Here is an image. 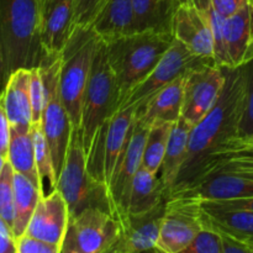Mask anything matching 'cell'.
Returning a JSON list of instances; mask_svg holds the SVG:
<instances>
[{
	"mask_svg": "<svg viewBox=\"0 0 253 253\" xmlns=\"http://www.w3.org/2000/svg\"><path fill=\"white\" fill-rule=\"evenodd\" d=\"M225 71L226 82L221 96L212 110L192 128L187 160L168 197L188 187L214 151L239 137L246 100V74L244 67L225 68Z\"/></svg>",
	"mask_w": 253,
	"mask_h": 253,
	"instance_id": "1",
	"label": "cell"
},
{
	"mask_svg": "<svg viewBox=\"0 0 253 253\" xmlns=\"http://www.w3.org/2000/svg\"><path fill=\"white\" fill-rule=\"evenodd\" d=\"M173 40V35L168 32L145 31L105 42L106 56L118 86V111L131 91L155 69Z\"/></svg>",
	"mask_w": 253,
	"mask_h": 253,
	"instance_id": "2",
	"label": "cell"
},
{
	"mask_svg": "<svg viewBox=\"0 0 253 253\" xmlns=\"http://www.w3.org/2000/svg\"><path fill=\"white\" fill-rule=\"evenodd\" d=\"M41 0H0V48L7 77L20 68L39 67Z\"/></svg>",
	"mask_w": 253,
	"mask_h": 253,
	"instance_id": "3",
	"label": "cell"
},
{
	"mask_svg": "<svg viewBox=\"0 0 253 253\" xmlns=\"http://www.w3.org/2000/svg\"><path fill=\"white\" fill-rule=\"evenodd\" d=\"M101 40L91 27L77 26L61 53L59 93L73 128L79 130L84 95Z\"/></svg>",
	"mask_w": 253,
	"mask_h": 253,
	"instance_id": "4",
	"label": "cell"
},
{
	"mask_svg": "<svg viewBox=\"0 0 253 253\" xmlns=\"http://www.w3.org/2000/svg\"><path fill=\"white\" fill-rule=\"evenodd\" d=\"M118 86L106 56L105 42L101 41L91 67L79 125L86 156L93 148L101 128L109 123L114 114L118 113Z\"/></svg>",
	"mask_w": 253,
	"mask_h": 253,
	"instance_id": "5",
	"label": "cell"
},
{
	"mask_svg": "<svg viewBox=\"0 0 253 253\" xmlns=\"http://www.w3.org/2000/svg\"><path fill=\"white\" fill-rule=\"evenodd\" d=\"M57 189L62 193L69 212L76 215L89 208H98L113 214L108 187L91 175L81 132L74 128L71 143L58 177ZM114 215V214H113Z\"/></svg>",
	"mask_w": 253,
	"mask_h": 253,
	"instance_id": "6",
	"label": "cell"
},
{
	"mask_svg": "<svg viewBox=\"0 0 253 253\" xmlns=\"http://www.w3.org/2000/svg\"><path fill=\"white\" fill-rule=\"evenodd\" d=\"M39 67L42 74L44 89L41 127L44 138L48 143L54 170L58 178L68 152L72 132L74 130L59 93L61 54L52 57L43 56Z\"/></svg>",
	"mask_w": 253,
	"mask_h": 253,
	"instance_id": "7",
	"label": "cell"
},
{
	"mask_svg": "<svg viewBox=\"0 0 253 253\" xmlns=\"http://www.w3.org/2000/svg\"><path fill=\"white\" fill-rule=\"evenodd\" d=\"M123 235L115 215L98 208H89L69 217L61 253H109Z\"/></svg>",
	"mask_w": 253,
	"mask_h": 253,
	"instance_id": "8",
	"label": "cell"
},
{
	"mask_svg": "<svg viewBox=\"0 0 253 253\" xmlns=\"http://www.w3.org/2000/svg\"><path fill=\"white\" fill-rule=\"evenodd\" d=\"M204 229L202 200L188 195H173L166 202L157 249L165 253L184 250Z\"/></svg>",
	"mask_w": 253,
	"mask_h": 253,
	"instance_id": "9",
	"label": "cell"
},
{
	"mask_svg": "<svg viewBox=\"0 0 253 253\" xmlns=\"http://www.w3.org/2000/svg\"><path fill=\"white\" fill-rule=\"evenodd\" d=\"M133 120L135 110L131 108L121 109L114 114L96 136L93 148L86 156L89 172L106 187L110 184L116 163L125 148Z\"/></svg>",
	"mask_w": 253,
	"mask_h": 253,
	"instance_id": "10",
	"label": "cell"
},
{
	"mask_svg": "<svg viewBox=\"0 0 253 253\" xmlns=\"http://www.w3.org/2000/svg\"><path fill=\"white\" fill-rule=\"evenodd\" d=\"M226 82L225 68L202 63L184 76L182 118L194 127L212 110Z\"/></svg>",
	"mask_w": 253,
	"mask_h": 253,
	"instance_id": "11",
	"label": "cell"
},
{
	"mask_svg": "<svg viewBox=\"0 0 253 253\" xmlns=\"http://www.w3.org/2000/svg\"><path fill=\"white\" fill-rule=\"evenodd\" d=\"M207 62L202 61L192 53L184 44L177 40H173L169 49L166 52L157 66L147 76L145 81L141 82L126 99L121 109L131 108L133 110L141 108L151 100L156 94L163 88L187 73L189 69ZM209 64V63H208ZM120 109V110H121Z\"/></svg>",
	"mask_w": 253,
	"mask_h": 253,
	"instance_id": "12",
	"label": "cell"
},
{
	"mask_svg": "<svg viewBox=\"0 0 253 253\" xmlns=\"http://www.w3.org/2000/svg\"><path fill=\"white\" fill-rule=\"evenodd\" d=\"M148 126L140 120H133L126 146L116 163L115 170L108 187L111 211L119 220L127 214L131 187L136 173L142 167L143 148Z\"/></svg>",
	"mask_w": 253,
	"mask_h": 253,
	"instance_id": "13",
	"label": "cell"
},
{
	"mask_svg": "<svg viewBox=\"0 0 253 253\" xmlns=\"http://www.w3.org/2000/svg\"><path fill=\"white\" fill-rule=\"evenodd\" d=\"M76 29L74 0H41L40 42L43 56H59Z\"/></svg>",
	"mask_w": 253,
	"mask_h": 253,
	"instance_id": "14",
	"label": "cell"
},
{
	"mask_svg": "<svg viewBox=\"0 0 253 253\" xmlns=\"http://www.w3.org/2000/svg\"><path fill=\"white\" fill-rule=\"evenodd\" d=\"M172 35L173 39L184 44L198 58L215 64L212 32L207 16L199 7L179 5L173 15Z\"/></svg>",
	"mask_w": 253,
	"mask_h": 253,
	"instance_id": "15",
	"label": "cell"
},
{
	"mask_svg": "<svg viewBox=\"0 0 253 253\" xmlns=\"http://www.w3.org/2000/svg\"><path fill=\"white\" fill-rule=\"evenodd\" d=\"M69 217L71 212L66 199L57 188L52 189L40 199L25 235L61 246Z\"/></svg>",
	"mask_w": 253,
	"mask_h": 253,
	"instance_id": "16",
	"label": "cell"
},
{
	"mask_svg": "<svg viewBox=\"0 0 253 253\" xmlns=\"http://www.w3.org/2000/svg\"><path fill=\"white\" fill-rule=\"evenodd\" d=\"M166 202L150 211L136 215L128 214L120 220L123 235L118 246L124 252L143 253L157 247Z\"/></svg>",
	"mask_w": 253,
	"mask_h": 253,
	"instance_id": "17",
	"label": "cell"
},
{
	"mask_svg": "<svg viewBox=\"0 0 253 253\" xmlns=\"http://www.w3.org/2000/svg\"><path fill=\"white\" fill-rule=\"evenodd\" d=\"M226 68H241L253 61V1L226 19Z\"/></svg>",
	"mask_w": 253,
	"mask_h": 253,
	"instance_id": "18",
	"label": "cell"
},
{
	"mask_svg": "<svg viewBox=\"0 0 253 253\" xmlns=\"http://www.w3.org/2000/svg\"><path fill=\"white\" fill-rule=\"evenodd\" d=\"M173 195H188V197L197 198L202 202L253 198V179L232 173L216 172L207 175L190 187L174 193L169 197Z\"/></svg>",
	"mask_w": 253,
	"mask_h": 253,
	"instance_id": "19",
	"label": "cell"
},
{
	"mask_svg": "<svg viewBox=\"0 0 253 253\" xmlns=\"http://www.w3.org/2000/svg\"><path fill=\"white\" fill-rule=\"evenodd\" d=\"M31 68H20L12 72L4 86L0 103L12 127H31L32 109L30 98Z\"/></svg>",
	"mask_w": 253,
	"mask_h": 253,
	"instance_id": "20",
	"label": "cell"
},
{
	"mask_svg": "<svg viewBox=\"0 0 253 253\" xmlns=\"http://www.w3.org/2000/svg\"><path fill=\"white\" fill-rule=\"evenodd\" d=\"M184 76H180L158 94H156L148 103L135 110V119L146 126L155 123L174 124L182 118L183 86Z\"/></svg>",
	"mask_w": 253,
	"mask_h": 253,
	"instance_id": "21",
	"label": "cell"
},
{
	"mask_svg": "<svg viewBox=\"0 0 253 253\" xmlns=\"http://www.w3.org/2000/svg\"><path fill=\"white\" fill-rule=\"evenodd\" d=\"M90 27L104 42L135 34L132 0H105Z\"/></svg>",
	"mask_w": 253,
	"mask_h": 253,
	"instance_id": "22",
	"label": "cell"
},
{
	"mask_svg": "<svg viewBox=\"0 0 253 253\" xmlns=\"http://www.w3.org/2000/svg\"><path fill=\"white\" fill-rule=\"evenodd\" d=\"M202 217L204 227L253 247V211L216 209L202 204Z\"/></svg>",
	"mask_w": 253,
	"mask_h": 253,
	"instance_id": "23",
	"label": "cell"
},
{
	"mask_svg": "<svg viewBox=\"0 0 253 253\" xmlns=\"http://www.w3.org/2000/svg\"><path fill=\"white\" fill-rule=\"evenodd\" d=\"M192 128L193 126L183 118H180L177 123L173 124L167 150H166L160 172V178L162 180L166 193H167V197L174 187L178 175H179L183 165L187 160Z\"/></svg>",
	"mask_w": 253,
	"mask_h": 253,
	"instance_id": "24",
	"label": "cell"
},
{
	"mask_svg": "<svg viewBox=\"0 0 253 253\" xmlns=\"http://www.w3.org/2000/svg\"><path fill=\"white\" fill-rule=\"evenodd\" d=\"M7 161L15 173H20L27 177L40 190L43 192V182L40 177L36 166L34 136H32L31 127H12L11 126Z\"/></svg>",
	"mask_w": 253,
	"mask_h": 253,
	"instance_id": "25",
	"label": "cell"
},
{
	"mask_svg": "<svg viewBox=\"0 0 253 253\" xmlns=\"http://www.w3.org/2000/svg\"><path fill=\"white\" fill-rule=\"evenodd\" d=\"M166 200L167 193L160 174H155L141 167L133 178L126 215L143 214L160 207Z\"/></svg>",
	"mask_w": 253,
	"mask_h": 253,
	"instance_id": "26",
	"label": "cell"
},
{
	"mask_svg": "<svg viewBox=\"0 0 253 253\" xmlns=\"http://www.w3.org/2000/svg\"><path fill=\"white\" fill-rule=\"evenodd\" d=\"M136 32L155 31L172 34L174 0H132Z\"/></svg>",
	"mask_w": 253,
	"mask_h": 253,
	"instance_id": "27",
	"label": "cell"
},
{
	"mask_svg": "<svg viewBox=\"0 0 253 253\" xmlns=\"http://www.w3.org/2000/svg\"><path fill=\"white\" fill-rule=\"evenodd\" d=\"M15 188V219H14V234L16 239L25 235L29 222L34 215L35 209L39 204L40 199L44 195L31 180L20 173L14 175Z\"/></svg>",
	"mask_w": 253,
	"mask_h": 253,
	"instance_id": "28",
	"label": "cell"
},
{
	"mask_svg": "<svg viewBox=\"0 0 253 253\" xmlns=\"http://www.w3.org/2000/svg\"><path fill=\"white\" fill-rule=\"evenodd\" d=\"M172 127L173 124L170 123H155L148 126L143 148L142 168L160 174Z\"/></svg>",
	"mask_w": 253,
	"mask_h": 253,
	"instance_id": "29",
	"label": "cell"
},
{
	"mask_svg": "<svg viewBox=\"0 0 253 253\" xmlns=\"http://www.w3.org/2000/svg\"><path fill=\"white\" fill-rule=\"evenodd\" d=\"M31 130L32 136H34L36 166L40 177H41L42 182H43V179L48 180L49 185H51V190L56 189L57 183H58V178H57L56 170H54L51 151H49L48 143H47L46 138H44L43 131H42L41 127V123L32 124Z\"/></svg>",
	"mask_w": 253,
	"mask_h": 253,
	"instance_id": "30",
	"label": "cell"
},
{
	"mask_svg": "<svg viewBox=\"0 0 253 253\" xmlns=\"http://www.w3.org/2000/svg\"><path fill=\"white\" fill-rule=\"evenodd\" d=\"M14 175L15 170L7 161L0 175V216L11 227L15 219Z\"/></svg>",
	"mask_w": 253,
	"mask_h": 253,
	"instance_id": "31",
	"label": "cell"
},
{
	"mask_svg": "<svg viewBox=\"0 0 253 253\" xmlns=\"http://www.w3.org/2000/svg\"><path fill=\"white\" fill-rule=\"evenodd\" d=\"M222 240L219 232L204 227L195 239L178 253H221Z\"/></svg>",
	"mask_w": 253,
	"mask_h": 253,
	"instance_id": "32",
	"label": "cell"
},
{
	"mask_svg": "<svg viewBox=\"0 0 253 253\" xmlns=\"http://www.w3.org/2000/svg\"><path fill=\"white\" fill-rule=\"evenodd\" d=\"M246 74V100H245V110L240 124L239 137H253V61L244 66Z\"/></svg>",
	"mask_w": 253,
	"mask_h": 253,
	"instance_id": "33",
	"label": "cell"
},
{
	"mask_svg": "<svg viewBox=\"0 0 253 253\" xmlns=\"http://www.w3.org/2000/svg\"><path fill=\"white\" fill-rule=\"evenodd\" d=\"M30 98H31L32 124L41 123L42 111L44 104V89L42 74L40 67L31 68V81H30Z\"/></svg>",
	"mask_w": 253,
	"mask_h": 253,
	"instance_id": "34",
	"label": "cell"
},
{
	"mask_svg": "<svg viewBox=\"0 0 253 253\" xmlns=\"http://www.w3.org/2000/svg\"><path fill=\"white\" fill-rule=\"evenodd\" d=\"M105 0H74L76 24L81 27H90Z\"/></svg>",
	"mask_w": 253,
	"mask_h": 253,
	"instance_id": "35",
	"label": "cell"
},
{
	"mask_svg": "<svg viewBox=\"0 0 253 253\" xmlns=\"http://www.w3.org/2000/svg\"><path fill=\"white\" fill-rule=\"evenodd\" d=\"M16 253H61V246L22 235L17 239Z\"/></svg>",
	"mask_w": 253,
	"mask_h": 253,
	"instance_id": "36",
	"label": "cell"
},
{
	"mask_svg": "<svg viewBox=\"0 0 253 253\" xmlns=\"http://www.w3.org/2000/svg\"><path fill=\"white\" fill-rule=\"evenodd\" d=\"M224 152H244V153H250V155H253V137L252 138H240V137L232 138V140L227 141L226 143H224L222 146H220L216 151H214V152H212L211 155L208 157V160H209L210 157H212V156L219 155V153H224ZM207 161H205V163H207ZM198 174H199V173H198ZM194 180H193V182H194Z\"/></svg>",
	"mask_w": 253,
	"mask_h": 253,
	"instance_id": "37",
	"label": "cell"
},
{
	"mask_svg": "<svg viewBox=\"0 0 253 253\" xmlns=\"http://www.w3.org/2000/svg\"><path fill=\"white\" fill-rule=\"evenodd\" d=\"M204 207L216 208L224 210H250L253 211V198H244V199L231 200H203Z\"/></svg>",
	"mask_w": 253,
	"mask_h": 253,
	"instance_id": "38",
	"label": "cell"
},
{
	"mask_svg": "<svg viewBox=\"0 0 253 253\" xmlns=\"http://www.w3.org/2000/svg\"><path fill=\"white\" fill-rule=\"evenodd\" d=\"M16 244L14 230L0 216V253H16Z\"/></svg>",
	"mask_w": 253,
	"mask_h": 253,
	"instance_id": "39",
	"label": "cell"
},
{
	"mask_svg": "<svg viewBox=\"0 0 253 253\" xmlns=\"http://www.w3.org/2000/svg\"><path fill=\"white\" fill-rule=\"evenodd\" d=\"M10 135H11V125L5 113L4 106L0 103V153L6 158L9 152Z\"/></svg>",
	"mask_w": 253,
	"mask_h": 253,
	"instance_id": "40",
	"label": "cell"
},
{
	"mask_svg": "<svg viewBox=\"0 0 253 253\" xmlns=\"http://www.w3.org/2000/svg\"><path fill=\"white\" fill-rule=\"evenodd\" d=\"M211 2L214 9L221 16L227 19L241 10L249 2V0H211Z\"/></svg>",
	"mask_w": 253,
	"mask_h": 253,
	"instance_id": "41",
	"label": "cell"
},
{
	"mask_svg": "<svg viewBox=\"0 0 253 253\" xmlns=\"http://www.w3.org/2000/svg\"><path fill=\"white\" fill-rule=\"evenodd\" d=\"M221 235L222 252L221 253H253V247L245 242L235 240L227 235Z\"/></svg>",
	"mask_w": 253,
	"mask_h": 253,
	"instance_id": "42",
	"label": "cell"
},
{
	"mask_svg": "<svg viewBox=\"0 0 253 253\" xmlns=\"http://www.w3.org/2000/svg\"><path fill=\"white\" fill-rule=\"evenodd\" d=\"M7 78H9V77H7L6 69H5L4 58H2L1 48H0V95H1L2 90H4V86L5 84H6Z\"/></svg>",
	"mask_w": 253,
	"mask_h": 253,
	"instance_id": "43",
	"label": "cell"
},
{
	"mask_svg": "<svg viewBox=\"0 0 253 253\" xmlns=\"http://www.w3.org/2000/svg\"><path fill=\"white\" fill-rule=\"evenodd\" d=\"M6 162H7V158L0 153V175H1V172H2V169H4Z\"/></svg>",
	"mask_w": 253,
	"mask_h": 253,
	"instance_id": "44",
	"label": "cell"
},
{
	"mask_svg": "<svg viewBox=\"0 0 253 253\" xmlns=\"http://www.w3.org/2000/svg\"><path fill=\"white\" fill-rule=\"evenodd\" d=\"M178 1V6L183 4H187V5H194L195 0H177Z\"/></svg>",
	"mask_w": 253,
	"mask_h": 253,
	"instance_id": "45",
	"label": "cell"
},
{
	"mask_svg": "<svg viewBox=\"0 0 253 253\" xmlns=\"http://www.w3.org/2000/svg\"><path fill=\"white\" fill-rule=\"evenodd\" d=\"M143 253H165V252H162L161 250H158L157 247H156V249H152V250H150V251H146Z\"/></svg>",
	"mask_w": 253,
	"mask_h": 253,
	"instance_id": "46",
	"label": "cell"
},
{
	"mask_svg": "<svg viewBox=\"0 0 253 253\" xmlns=\"http://www.w3.org/2000/svg\"><path fill=\"white\" fill-rule=\"evenodd\" d=\"M109 253H125V252H124L123 250L120 249V247H119V246H116L115 249L113 250V251H111V252H109Z\"/></svg>",
	"mask_w": 253,
	"mask_h": 253,
	"instance_id": "47",
	"label": "cell"
},
{
	"mask_svg": "<svg viewBox=\"0 0 253 253\" xmlns=\"http://www.w3.org/2000/svg\"><path fill=\"white\" fill-rule=\"evenodd\" d=\"M174 1H175V2H177V5H178V1H177V0H174Z\"/></svg>",
	"mask_w": 253,
	"mask_h": 253,
	"instance_id": "48",
	"label": "cell"
},
{
	"mask_svg": "<svg viewBox=\"0 0 253 253\" xmlns=\"http://www.w3.org/2000/svg\"><path fill=\"white\" fill-rule=\"evenodd\" d=\"M252 1H253V0H252Z\"/></svg>",
	"mask_w": 253,
	"mask_h": 253,
	"instance_id": "49",
	"label": "cell"
}]
</instances>
